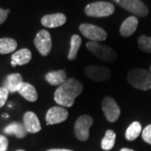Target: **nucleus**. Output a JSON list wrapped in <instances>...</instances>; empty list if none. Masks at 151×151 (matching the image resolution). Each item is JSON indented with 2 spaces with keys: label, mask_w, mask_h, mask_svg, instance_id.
Segmentation results:
<instances>
[{
  "label": "nucleus",
  "mask_w": 151,
  "mask_h": 151,
  "mask_svg": "<svg viewBox=\"0 0 151 151\" xmlns=\"http://www.w3.org/2000/svg\"><path fill=\"white\" fill-rule=\"evenodd\" d=\"M83 86L76 78H69L58 86L54 94L55 102L63 108H70L74 105L76 97L81 95Z\"/></svg>",
  "instance_id": "f257e3e1"
},
{
  "label": "nucleus",
  "mask_w": 151,
  "mask_h": 151,
  "mask_svg": "<svg viewBox=\"0 0 151 151\" xmlns=\"http://www.w3.org/2000/svg\"><path fill=\"white\" fill-rule=\"evenodd\" d=\"M127 80L133 87L141 91H148L151 89V73L148 70L134 68L129 70Z\"/></svg>",
  "instance_id": "f03ea898"
},
{
  "label": "nucleus",
  "mask_w": 151,
  "mask_h": 151,
  "mask_svg": "<svg viewBox=\"0 0 151 151\" xmlns=\"http://www.w3.org/2000/svg\"><path fill=\"white\" fill-rule=\"evenodd\" d=\"M87 50L98 59L107 62H113L117 59V53L109 46L104 45L99 42L88 41L86 45Z\"/></svg>",
  "instance_id": "7ed1b4c3"
},
{
  "label": "nucleus",
  "mask_w": 151,
  "mask_h": 151,
  "mask_svg": "<svg viewBox=\"0 0 151 151\" xmlns=\"http://www.w3.org/2000/svg\"><path fill=\"white\" fill-rule=\"evenodd\" d=\"M115 11L113 4L104 1H97L87 4L85 8V14L87 16L103 18L112 15Z\"/></svg>",
  "instance_id": "20e7f679"
},
{
  "label": "nucleus",
  "mask_w": 151,
  "mask_h": 151,
  "mask_svg": "<svg viewBox=\"0 0 151 151\" xmlns=\"http://www.w3.org/2000/svg\"><path fill=\"white\" fill-rule=\"evenodd\" d=\"M93 124V119L89 115H81L76 120L74 125V133L77 139L86 141L89 138L90 128Z\"/></svg>",
  "instance_id": "39448f33"
},
{
  "label": "nucleus",
  "mask_w": 151,
  "mask_h": 151,
  "mask_svg": "<svg viewBox=\"0 0 151 151\" xmlns=\"http://www.w3.org/2000/svg\"><path fill=\"white\" fill-rule=\"evenodd\" d=\"M123 9L128 10L134 15L145 17L148 14L149 9L141 0H113Z\"/></svg>",
  "instance_id": "423d86ee"
},
{
  "label": "nucleus",
  "mask_w": 151,
  "mask_h": 151,
  "mask_svg": "<svg viewBox=\"0 0 151 151\" xmlns=\"http://www.w3.org/2000/svg\"><path fill=\"white\" fill-rule=\"evenodd\" d=\"M79 30L86 39L94 42L103 41L108 37V34L103 29L91 24H82L79 26Z\"/></svg>",
  "instance_id": "0eeeda50"
},
{
  "label": "nucleus",
  "mask_w": 151,
  "mask_h": 151,
  "mask_svg": "<svg viewBox=\"0 0 151 151\" xmlns=\"http://www.w3.org/2000/svg\"><path fill=\"white\" fill-rule=\"evenodd\" d=\"M34 44L40 54L43 56H47L51 51L52 48V40L50 34L45 29L40 30L34 40Z\"/></svg>",
  "instance_id": "6e6552de"
},
{
  "label": "nucleus",
  "mask_w": 151,
  "mask_h": 151,
  "mask_svg": "<svg viewBox=\"0 0 151 151\" xmlns=\"http://www.w3.org/2000/svg\"><path fill=\"white\" fill-rule=\"evenodd\" d=\"M102 108L106 119L110 123H115L121 114L120 108L116 101L111 97H106L102 102Z\"/></svg>",
  "instance_id": "1a4fd4ad"
},
{
  "label": "nucleus",
  "mask_w": 151,
  "mask_h": 151,
  "mask_svg": "<svg viewBox=\"0 0 151 151\" xmlns=\"http://www.w3.org/2000/svg\"><path fill=\"white\" fill-rule=\"evenodd\" d=\"M84 71L86 76L93 81H107L112 75L108 68L99 65H87Z\"/></svg>",
  "instance_id": "9d476101"
},
{
  "label": "nucleus",
  "mask_w": 151,
  "mask_h": 151,
  "mask_svg": "<svg viewBox=\"0 0 151 151\" xmlns=\"http://www.w3.org/2000/svg\"><path fill=\"white\" fill-rule=\"evenodd\" d=\"M68 111L61 106H55L48 110L45 115V121L47 125L60 124L68 119Z\"/></svg>",
  "instance_id": "9b49d317"
},
{
  "label": "nucleus",
  "mask_w": 151,
  "mask_h": 151,
  "mask_svg": "<svg viewBox=\"0 0 151 151\" xmlns=\"http://www.w3.org/2000/svg\"><path fill=\"white\" fill-rule=\"evenodd\" d=\"M65 22H66V16L61 13L47 14L42 17L41 19L42 25L46 28H50V29L62 26L63 24H65Z\"/></svg>",
  "instance_id": "f8f14e48"
},
{
  "label": "nucleus",
  "mask_w": 151,
  "mask_h": 151,
  "mask_svg": "<svg viewBox=\"0 0 151 151\" xmlns=\"http://www.w3.org/2000/svg\"><path fill=\"white\" fill-rule=\"evenodd\" d=\"M24 125L29 133L36 134L41 130L40 122L37 115L33 112H27L24 115Z\"/></svg>",
  "instance_id": "ddd939ff"
},
{
  "label": "nucleus",
  "mask_w": 151,
  "mask_h": 151,
  "mask_svg": "<svg viewBox=\"0 0 151 151\" xmlns=\"http://www.w3.org/2000/svg\"><path fill=\"white\" fill-rule=\"evenodd\" d=\"M32 55L31 51L29 49L24 48L14 52L11 56V65L13 66L16 65H23L29 63L31 60Z\"/></svg>",
  "instance_id": "4468645a"
},
{
  "label": "nucleus",
  "mask_w": 151,
  "mask_h": 151,
  "mask_svg": "<svg viewBox=\"0 0 151 151\" xmlns=\"http://www.w3.org/2000/svg\"><path fill=\"white\" fill-rule=\"evenodd\" d=\"M139 24V20L135 16H130L127 18L120 26L119 32L121 35L124 37L131 36L135 32Z\"/></svg>",
  "instance_id": "2eb2a0df"
},
{
  "label": "nucleus",
  "mask_w": 151,
  "mask_h": 151,
  "mask_svg": "<svg viewBox=\"0 0 151 151\" xmlns=\"http://www.w3.org/2000/svg\"><path fill=\"white\" fill-rule=\"evenodd\" d=\"M18 92L24 99L30 103H34L38 99V93L35 87L25 81L22 82L21 85L19 87Z\"/></svg>",
  "instance_id": "dca6fc26"
},
{
  "label": "nucleus",
  "mask_w": 151,
  "mask_h": 151,
  "mask_svg": "<svg viewBox=\"0 0 151 151\" xmlns=\"http://www.w3.org/2000/svg\"><path fill=\"white\" fill-rule=\"evenodd\" d=\"M45 80L52 86H60L67 80V74L64 70H51L46 73Z\"/></svg>",
  "instance_id": "f3484780"
},
{
  "label": "nucleus",
  "mask_w": 151,
  "mask_h": 151,
  "mask_svg": "<svg viewBox=\"0 0 151 151\" xmlns=\"http://www.w3.org/2000/svg\"><path fill=\"white\" fill-rule=\"evenodd\" d=\"M22 82H24L22 76L19 73H13L6 77L4 87L7 88L9 92H18Z\"/></svg>",
  "instance_id": "a211bd4d"
},
{
  "label": "nucleus",
  "mask_w": 151,
  "mask_h": 151,
  "mask_svg": "<svg viewBox=\"0 0 151 151\" xmlns=\"http://www.w3.org/2000/svg\"><path fill=\"white\" fill-rule=\"evenodd\" d=\"M4 131L7 134H14L18 139L24 138L28 133L24 125L20 123H17V122H14L12 124H9Z\"/></svg>",
  "instance_id": "6ab92c4d"
},
{
  "label": "nucleus",
  "mask_w": 151,
  "mask_h": 151,
  "mask_svg": "<svg viewBox=\"0 0 151 151\" xmlns=\"http://www.w3.org/2000/svg\"><path fill=\"white\" fill-rule=\"evenodd\" d=\"M17 41L11 38L0 39V54L5 55L12 53L17 48Z\"/></svg>",
  "instance_id": "aec40b11"
},
{
  "label": "nucleus",
  "mask_w": 151,
  "mask_h": 151,
  "mask_svg": "<svg viewBox=\"0 0 151 151\" xmlns=\"http://www.w3.org/2000/svg\"><path fill=\"white\" fill-rule=\"evenodd\" d=\"M81 38L78 35H73L70 38V50L68 52L67 58L69 60H74L77 56L78 50L81 47Z\"/></svg>",
  "instance_id": "412c9836"
},
{
  "label": "nucleus",
  "mask_w": 151,
  "mask_h": 151,
  "mask_svg": "<svg viewBox=\"0 0 151 151\" xmlns=\"http://www.w3.org/2000/svg\"><path fill=\"white\" fill-rule=\"evenodd\" d=\"M142 132V126L139 122H133L128 127L125 132V138L129 141H134L136 139Z\"/></svg>",
  "instance_id": "4be33fe9"
},
{
  "label": "nucleus",
  "mask_w": 151,
  "mask_h": 151,
  "mask_svg": "<svg viewBox=\"0 0 151 151\" xmlns=\"http://www.w3.org/2000/svg\"><path fill=\"white\" fill-rule=\"evenodd\" d=\"M116 140V134L111 129L107 130L105 136L103 137L101 143V146L103 150H110L113 148Z\"/></svg>",
  "instance_id": "5701e85b"
},
{
  "label": "nucleus",
  "mask_w": 151,
  "mask_h": 151,
  "mask_svg": "<svg viewBox=\"0 0 151 151\" xmlns=\"http://www.w3.org/2000/svg\"><path fill=\"white\" fill-rule=\"evenodd\" d=\"M138 45L141 50L147 53H151V37L141 35L138 40Z\"/></svg>",
  "instance_id": "b1692460"
},
{
  "label": "nucleus",
  "mask_w": 151,
  "mask_h": 151,
  "mask_svg": "<svg viewBox=\"0 0 151 151\" xmlns=\"http://www.w3.org/2000/svg\"><path fill=\"white\" fill-rule=\"evenodd\" d=\"M142 138L146 143L151 145V124L146 126L142 131Z\"/></svg>",
  "instance_id": "393cba45"
},
{
  "label": "nucleus",
  "mask_w": 151,
  "mask_h": 151,
  "mask_svg": "<svg viewBox=\"0 0 151 151\" xmlns=\"http://www.w3.org/2000/svg\"><path fill=\"white\" fill-rule=\"evenodd\" d=\"M9 91L4 86L0 87V108L4 106V104L7 102L8 96H9Z\"/></svg>",
  "instance_id": "a878e982"
},
{
  "label": "nucleus",
  "mask_w": 151,
  "mask_h": 151,
  "mask_svg": "<svg viewBox=\"0 0 151 151\" xmlns=\"http://www.w3.org/2000/svg\"><path fill=\"white\" fill-rule=\"evenodd\" d=\"M9 145V140L4 135H0V151H6Z\"/></svg>",
  "instance_id": "bb28decb"
},
{
  "label": "nucleus",
  "mask_w": 151,
  "mask_h": 151,
  "mask_svg": "<svg viewBox=\"0 0 151 151\" xmlns=\"http://www.w3.org/2000/svg\"><path fill=\"white\" fill-rule=\"evenodd\" d=\"M7 17H8V13L6 12V10L0 8V24L4 23V21L7 19Z\"/></svg>",
  "instance_id": "cd10ccee"
},
{
  "label": "nucleus",
  "mask_w": 151,
  "mask_h": 151,
  "mask_svg": "<svg viewBox=\"0 0 151 151\" xmlns=\"http://www.w3.org/2000/svg\"><path fill=\"white\" fill-rule=\"evenodd\" d=\"M46 151H73L70 150H66V149H50Z\"/></svg>",
  "instance_id": "c85d7f7f"
},
{
  "label": "nucleus",
  "mask_w": 151,
  "mask_h": 151,
  "mask_svg": "<svg viewBox=\"0 0 151 151\" xmlns=\"http://www.w3.org/2000/svg\"><path fill=\"white\" fill-rule=\"evenodd\" d=\"M120 151H134V150H131V149H128V148H123V149H122Z\"/></svg>",
  "instance_id": "c756f323"
},
{
  "label": "nucleus",
  "mask_w": 151,
  "mask_h": 151,
  "mask_svg": "<svg viewBox=\"0 0 151 151\" xmlns=\"http://www.w3.org/2000/svg\"><path fill=\"white\" fill-rule=\"evenodd\" d=\"M3 117L4 118H9V115L7 113H4V114H3Z\"/></svg>",
  "instance_id": "7c9ffc66"
},
{
  "label": "nucleus",
  "mask_w": 151,
  "mask_h": 151,
  "mask_svg": "<svg viewBox=\"0 0 151 151\" xmlns=\"http://www.w3.org/2000/svg\"><path fill=\"white\" fill-rule=\"evenodd\" d=\"M16 151H24V150H16Z\"/></svg>",
  "instance_id": "2f4dec72"
},
{
  "label": "nucleus",
  "mask_w": 151,
  "mask_h": 151,
  "mask_svg": "<svg viewBox=\"0 0 151 151\" xmlns=\"http://www.w3.org/2000/svg\"><path fill=\"white\" fill-rule=\"evenodd\" d=\"M150 71H151V66H150Z\"/></svg>",
  "instance_id": "473e14b6"
}]
</instances>
